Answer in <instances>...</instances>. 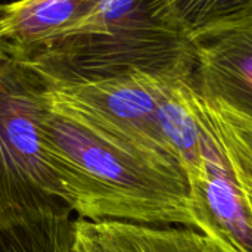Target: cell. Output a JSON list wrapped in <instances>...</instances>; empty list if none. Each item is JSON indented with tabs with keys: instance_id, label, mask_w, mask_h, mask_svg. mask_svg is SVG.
Here are the masks:
<instances>
[{
	"instance_id": "6da1fadb",
	"label": "cell",
	"mask_w": 252,
	"mask_h": 252,
	"mask_svg": "<svg viewBox=\"0 0 252 252\" xmlns=\"http://www.w3.org/2000/svg\"><path fill=\"white\" fill-rule=\"evenodd\" d=\"M43 137L61 201L78 219L193 227L189 180L177 158L106 136L50 103Z\"/></svg>"
},
{
	"instance_id": "7a4b0ae2",
	"label": "cell",
	"mask_w": 252,
	"mask_h": 252,
	"mask_svg": "<svg viewBox=\"0 0 252 252\" xmlns=\"http://www.w3.org/2000/svg\"><path fill=\"white\" fill-rule=\"evenodd\" d=\"M195 43L171 0H99L75 27L27 62L49 84L130 71L192 77Z\"/></svg>"
},
{
	"instance_id": "3957f363",
	"label": "cell",
	"mask_w": 252,
	"mask_h": 252,
	"mask_svg": "<svg viewBox=\"0 0 252 252\" xmlns=\"http://www.w3.org/2000/svg\"><path fill=\"white\" fill-rule=\"evenodd\" d=\"M193 106L201 128V164L188 179L193 229L226 251L252 252V121L195 84Z\"/></svg>"
},
{
	"instance_id": "277c9868",
	"label": "cell",
	"mask_w": 252,
	"mask_h": 252,
	"mask_svg": "<svg viewBox=\"0 0 252 252\" xmlns=\"http://www.w3.org/2000/svg\"><path fill=\"white\" fill-rule=\"evenodd\" d=\"M47 111L46 80L28 63L0 59V216L66 207L46 158Z\"/></svg>"
},
{
	"instance_id": "5b68a950",
	"label": "cell",
	"mask_w": 252,
	"mask_h": 252,
	"mask_svg": "<svg viewBox=\"0 0 252 252\" xmlns=\"http://www.w3.org/2000/svg\"><path fill=\"white\" fill-rule=\"evenodd\" d=\"M170 78L179 77L130 71L90 81L46 83L52 108L117 140L174 157L159 124V105Z\"/></svg>"
},
{
	"instance_id": "8992f818",
	"label": "cell",
	"mask_w": 252,
	"mask_h": 252,
	"mask_svg": "<svg viewBox=\"0 0 252 252\" xmlns=\"http://www.w3.org/2000/svg\"><path fill=\"white\" fill-rule=\"evenodd\" d=\"M195 49V87L252 121V24L204 38Z\"/></svg>"
},
{
	"instance_id": "52a82bcc",
	"label": "cell",
	"mask_w": 252,
	"mask_h": 252,
	"mask_svg": "<svg viewBox=\"0 0 252 252\" xmlns=\"http://www.w3.org/2000/svg\"><path fill=\"white\" fill-rule=\"evenodd\" d=\"M99 0H16L0 13V59L30 62L81 22Z\"/></svg>"
},
{
	"instance_id": "ba28073f",
	"label": "cell",
	"mask_w": 252,
	"mask_h": 252,
	"mask_svg": "<svg viewBox=\"0 0 252 252\" xmlns=\"http://www.w3.org/2000/svg\"><path fill=\"white\" fill-rule=\"evenodd\" d=\"M74 252H229L193 227L75 219Z\"/></svg>"
},
{
	"instance_id": "9c48e42d",
	"label": "cell",
	"mask_w": 252,
	"mask_h": 252,
	"mask_svg": "<svg viewBox=\"0 0 252 252\" xmlns=\"http://www.w3.org/2000/svg\"><path fill=\"white\" fill-rule=\"evenodd\" d=\"M71 214L65 207L0 216V252H74Z\"/></svg>"
},
{
	"instance_id": "30bf717a",
	"label": "cell",
	"mask_w": 252,
	"mask_h": 252,
	"mask_svg": "<svg viewBox=\"0 0 252 252\" xmlns=\"http://www.w3.org/2000/svg\"><path fill=\"white\" fill-rule=\"evenodd\" d=\"M193 43L252 24V0H171Z\"/></svg>"
},
{
	"instance_id": "8fae6325",
	"label": "cell",
	"mask_w": 252,
	"mask_h": 252,
	"mask_svg": "<svg viewBox=\"0 0 252 252\" xmlns=\"http://www.w3.org/2000/svg\"><path fill=\"white\" fill-rule=\"evenodd\" d=\"M1 9H3V4L0 3V13H1Z\"/></svg>"
}]
</instances>
